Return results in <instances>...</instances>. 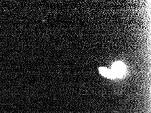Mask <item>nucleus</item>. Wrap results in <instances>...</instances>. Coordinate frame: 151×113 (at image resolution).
I'll return each instance as SVG.
<instances>
[{
	"label": "nucleus",
	"instance_id": "f257e3e1",
	"mask_svg": "<svg viewBox=\"0 0 151 113\" xmlns=\"http://www.w3.org/2000/svg\"><path fill=\"white\" fill-rule=\"evenodd\" d=\"M111 71H113L114 75H115V79L116 78H121L125 75L126 67L122 62L117 61L113 63L112 65Z\"/></svg>",
	"mask_w": 151,
	"mask_h": 113
},
{
	"label": "nucleus",
	"instance_id": "f03ea898",
	"mask_svg": "<svg viewBox=\"0 0 151 113\" xmlns=\"http://www.w3.org/2000/svg\"><path fill=\"white\" fill-rule=\"evenodd\" d=\"M99 71L100 74L105 77L109 78V79H115V75H114L111 69H109L105 67H100L99 68Z\"/></svg>",
	"mask_w": 151,
	"mask_h": 113
}]
</instances>
